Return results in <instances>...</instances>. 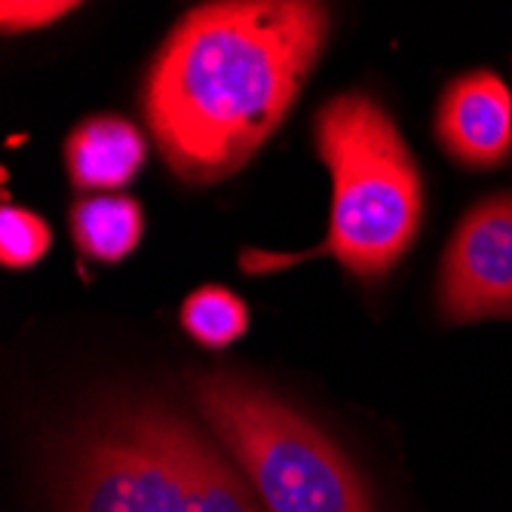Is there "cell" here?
<instances>
[{
  "label": "cell",
  "instance_id": "obj_1",
  "mask_svg": "<svg viewBox=\"0 0 512 512\" xmlns=\"http://www.w3.org/2000/svg\"><path fill=\"white\" fill-rule=\"evenodd\" d=\"M329 37L310 0H221L184 16L154 56L142 111L188 184L237 175L279 129Z\"/></svg>",
  "mask_w": 512,
  "mask_h": 512
},
{
  "label": "cell",
  "instance_id": "obj_2",
  "mask_svg": "<svg viewBox=\"0 0 512 512\" xmlns=\"http://www.w3.org/2000/svg\"><path fill=\"white\" fill-rule=\"evenodd\" d=\"M65 512H264L209 436L157 402H117L83 424L62 470Z\"/></svg>",
  "mask_w": 512,
  "mask_h": 512
},
{
  "label": "cell",
  "instance_id": "obj_3",
  "mask_svg": "<svg viewBox=\"0 0 512 512\" xmlns=\"http://www.w3.org/2000/svg\"><path fill=\"white\" fill-rule=\"evenodd\" d=\"M319 160L332 172V215L325 240L301 255L246 249L249 276L307 258H335L359 279L387 276L414 246L424 218V184L393 117L365 92L329 99L313 123Z\"/></svg>",
  "mask_w": 512,
  "mask_h": 512
},
{
  "label": "cell",
  "instance_id": "obj_4",
  "mask_svg": "<svg viewBox=\"0 0 512 512\" xmlns=\"http://www.w3.org/2000/svg\"><path fill=\"white\" fill-rule=\"evenodd\" d=\"M191 393L264 512H375L353 460L295 405L227 371L194 378Z\"/></svg>",
  "mask_w": 512,
  "mask_h": 512
},
{
  "label": "cell",
  "instance_id": "obj_5",
  "mask_svg": "<svg viewBox=\"0 0 512 512\" xmlns=\"http://www.w3.org/2000/svg\"><path fill=\"white\" fill-rule=\"evenodd\" d=\"M439 310L448 322L512 316V194L476 203L442 255Z\"/></svg>",
  "mask_w": 512,
  "mask_h": 512
},
{
  "label": "cell",
  "instance_id": "obj_6",
  "mask_svg": "<svg viewBox=\"0 0 512 512\" xmlns=\"http://www.w3.org/2000/svg\"><path fill=\"white\" fill-rule=\"evenodd\" d=\"M436 138L451 160L494 169L512 154V99L491 71L457 77L439 99Z\"/></svg>",
  "mask_w": 512,
  "mask_h": 512
},
{
  "label": "cell",
  "instance_id": "obj_7",
  "mask_svg": "<svg viewBox=\"0 0 512 512\" xmlns=\"http://www.w3.org/2000/svg\"><path fill=\"white\" fill-rule=\"evenodd\" d=\"M148 157L145 135L135 123L99 114L65 138V169L80 191H120L142 172Z\"/></svg>",
  "mask_w": 512,
  "mask_h": 512
},
{
  "label": "cell",
  "instance_id": "obj_8",
  "mask_svg": "<svg viewBox=\"0 0 512 512\" xmlns=\"http://www.w3.org/2000/svg\"><path fill=\"white\" fill-rule=\"evenodd\" d=\"M71 237L83 258L117 264L129 258L145 237V212L132 197H83L71 209Z\"/></svg>",
  "mask_w": 512,
  "mask_h": 512
},
{
  "label": "cell",
  "instance_id": "obj_9",
  "mask_svg": "<svg viewBox=\"0 0 512 512\" xmlns=\"http://www.w3.org/2000/svg\"><path fill=\"white\" fill-rule=\"evenodd\" d=\"M181 329L209 350H224L249 329V307L224 286H200L181 304Z\"/></svg>",
  "mask_w": 512,
  "mask_h": 512
},
{
  "label": "cell",
  "instance_id": "obj_10",
  "mask_svg": "<svg viewBox=\"0 0 512 512\" xmlns=\"http://www.w3.org/2000/svg\"><path fill=\"white\" fill-rule=\"evenodd\" d=\"M53 246V230L40 215L22 206H4L0 212V261L22 270L37 264Z\"/></svg>",
  "mask_w": 512,
  "mask_h": 512
},
{
  "label": "cell",
  "instance_id": "obj_11",
  "mask_svg": "<svg viewBox=\"0 0 512 512\" xmlns=\"http://www.w3.org/2000/svg\"><path fill=\"white\" fill-rule=\"evenodd\" d=\"M77 10V4H65V0H7L0 4V22H4V31H31V28H43L56 19H62L65 13Z\"/></svg>",
  "mask_w": 512,
  "mask_h": 512
}]
</instances>
